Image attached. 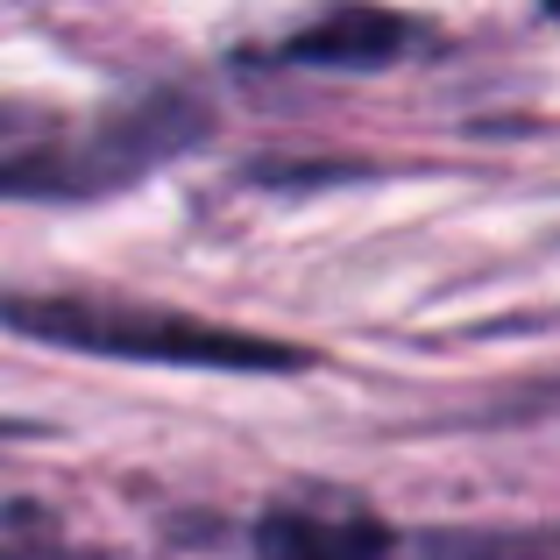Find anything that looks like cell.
<instances>
[{
	"mask_svg": "<svg viewBox=\"0 0 560 560\" xmlns=\"http://www.w3.org/2000/svg\"><path fill=\"white\" fill-rule=\"evenodd\" d=\"M411 50V22L383 8H334L319 22H305L299 36H284V65H327V71H376L397 65Z\"/></svg>",
	"mask_w": 560,
	"mask_h": 560,
	"instance_id": "3",
	"label": "cell"
},
{
	"mask_svg": "<svg viewBox=\"0 0 560 560\" xmlns=\"http://www.w3.org/2000/svg\"><path fill=\"white\" fill-rule=\"evenodd\" d=\"M390 525L348 497H313V504H270L256 525V560H383Z\"/></svg>",
	"mask_w": 560,
	"mask_h": 560,
	"instance_id": "2",
	"label": "cell"
},
{
	"mask_svg": "<svg viewBox=\"0 0 560 560\" xmlns=\"http://www.w3.org/2000/svg\"><path fill=\"white\" fill-rule=\"evenodd\" d=\"M0 560H100V553H71V547H50V539H22V547H0Z\"/></svg>",
	"mask_w": 560,
	"mask_h": 560,
	"instance_id": "5",
	"label": "cell"
},
{
	"mask_svg": "<svg viewBox=\"0 0 560 560\" xmlns=\"http://www.w3.org/2000/svg\"><path fill=\"white\" fill-rule=\"evenodd\" d=\"M547 8H553V14H560V0H547Z\"/></svg>",
	"mask_w": 560,
	"mask_h": 560,
	"instance_id": "6",
	"label": "cell"
},
{
	"mask_svg": "<svg viewBox=\"0 0 560 560\" xmlns=\"http://www.w3.org/2000/svg\"><path fill=\"white\" fill-rule=\"evenodd\" d=\"M71 136L43 107H0V191H65Z\"/></svg>",
	"mask_w": 560,
	"mask_h": 560,
	"instance_id": "4",
	"label": "cell"
},
{
	"mask_svg": "<svg viewBox=\"0 0 560 560\" xmlns=\"http://www.w3.org/2000/svg\"><path fill=\"white\" fill-rule=\"evenodd\" d=\"M0 319L43 348H79V355H114V362H164V370H305V348L262 341V334L220 327L199 313L171 305H136V299H85V291H43V299H0Z\"/></svg>",
	"mask_w": 560,
	"mask_h": 560,
	"instance_id": "1",
	"label": "cell"
}]
</instances>
